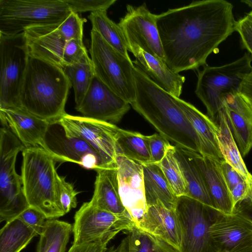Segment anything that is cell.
Returning a JSON list of instances; mask_svg holds the SVG:
<instances>
[{
  "label": "cell",
  "instance_id": "9",
  "mask_svg": "<svg viewBox=\"0 0 252 252\" xmlns=\"http://www.w3.org/2000/svg\"><path fill=\"white\" fill-rule=\"evenodd\" d=\"M175 210L181 229L179 252H217L212 233L217 210L186 195L178 197Z\"/></svg>",
  "mask_w": 252,
  "mask_h": 252
},
{
  "label": "cell",
  "instance_id": "35",
  "mask_svg": "<svg viewBox=\"0 0 252 252\" xmlns=\"http://www.w3.org/2000/svg\"><path fill=\"white\" fill-rule=\"evenodd\" d=\"M177 197L188 195V188L180 164L175 155V147L168 149L158 164Z\"/></svg>",
  "mask_w": 252,
  "mask_h": 252
},
{
  "label": "cell",
  "instance_id": "42",
  "mask_svg": "<svg viewBox=\"0 0 252 252\" xmlns=\"http://www.w3.org/2000/svg\"><path fill=\"white\" fill-rule=\"evenodd\" d=\"M17 218L39 235L43 229L46 220H47L43 214L30 206Z\"/></svg>",
  "mask_w": 252,
  "mask_h": 252
},
{
  "label": "cell",
  "instance_id": "14",
  "mask_svg": "<svg viewBox=\"0 0 252 252\" xmlns=\"http://www.w3.org/2000/svg\"><path fill=\"white\" fill-rule=\"evenodd\" d=\"M58 125V127L56 123L50 125L45 140L44 150L55 161L71 162L95 170L104 168L100 156L90 144L83 139L67 136Z\"/></svg>",
  "mask_w": 252,
  "mask_h": 252
},
{
  "label": "cell",
  "instance_id": "17",
  "mask_svg": "<svg viewBox=\"0 0 252 252\" xmlns=\"http://www.w3.org/2000/svg\"><path fill=\"white\" fill-rule=\"evenodd\" d=\"M212 233L217 252H252V222L238 213L217 211Z\"/></svg>",
  "mask_w": 252,
  "mask_h": 252
},
{
  "label": "cell",
  "instance_id": "19",
  "mask_svg": "<svg viewBox=\"0 0 252 252\" xmlns=\"http://www.w3.org/2000/svg\"><path fill=\"white\" fill-rule=\"evenodd\" d=\"M58 24L33 26L24 32L29 55L64 69L63 55L67 40Z\"/></svg>",
  "mask_w": 252,
  "mask_h": 252
},
{
  "label": "cell",
  "instance_id": "48",
  "mask_svg": "<svg viewBox=\"0 0 252 252\" xmlns=\"http://www.w3.org/2000/svg\"><path fill=\"white\" fill-rule=\"evenodd\" d=\"M246 101L248 102V103L249 104V105L251 106V107L252 109V100H248V101L246 100Z\"/></svg>",
  "mask_w": 252,
  "mask_h": 252
},
{
  "label": "cell",
  "instance_id": "3",
  "mask_svg": "<svg viewBox=\"0 0 252 252\" xmlns=\"http://www.w3.org/2000/svg\"><path fill=\"white\" fill-rule=\"evenodd\" d=\"M71 87L63 68L29 55L19 107L52 124L57 123L66 113Z\"/></svg>",
  "mask_w": 252,
  "mask_h": 252
},
{
  "label": "cell",
  "instance_id": "22",
  "mask_svg": "<svg viewBox=\"0 0 252 252\" xmlns=\"http://www.w3.org/2000/svg\"><path fill=\"white\" fill-rule=\"evenodd\" d=\"M195 162L206 186L213 208L224 214L234 213L231 196L222 174L220 161L194 153Z\"/></svg>",
  "mask_w": 252,
  "mask_h": 252
},
{
  "label": "cell",
  "instance_id": "20",
  "mask_svg": "<svg viewBox=\"0 0 252 252\" xmlns=\"http://www.w3.org/2000/svg\"><path fill=\"white\" fill-rule=\"evenodd\" d=\"M222 110L241 155L245 157L252 148V109L238 92L225 97Z\"/></svg>",
  "mask_w": 252,
  "mask_h": 252
},
{
  "label": "cell",
  "instance_id": "23",
  "mask_svg": "<svg viewBox=\"0 0 252 252\" xmlns=\"http://www.w3.org/2000/svg\"><path fill=\"white\" fill-rule=\"evenodd\" d=\"M136 226L166 242L179 251L181 229L175 210L165 208L159 201L148 207Z\"/></svg>",
  "mask_w": 252,
  "mask_h": 252
},
{
  "label": "cell",
  "instance_id": "31",
  "mask_svg": "<svg viewBox=\"0 0 252 252\" xmlns=\"http://www.w3.org/2000/svg\"><path fill=\"white\" fill-rule=\"evenodd\" d=\"M92 30L96 32L112 48L127 58L130 59L127 43L124 33L119 26L107 16V11L91 13L88 16Z\"/></svg>",
  "mask_w": 252,
  "mask_h": 252
},
{
  "label": "cell",
  "instance_id": "49",
  "mask_svg": "<svg viewBox=\"0 0 252 252\" xmlns=\"http://www.w3.org/2000/svg\"><path fill=\"white\" fill-rule=\"evenodd\" d=\"M249 13L252 15V11H250Z\"/></svg>",
  "mask_w": 252,
  "mask_h": 252
},
{
  "label": "cell",
  "instance_id": "4",
  "mask_svg": "<svg viewBox=\"0 0 252 252\" xmlns=\"http://www.w3.org/2000/svg\"><path fill=\"white\" fill-rule=\"evenodd\" d=\"M22 157L21 177L29 206L43 214L47 220L64 216L57 201L59 175L56 161L48 152L38 147L25 148Z\"/></svg>",
  "mask_w": 252,
  "mask_h": 252
},
{
  "label": "cell",
  "instance_id": "40",
  "mask_svg": "<svg viewBox=\"0 0 252 252\" xmlns=\"http://www.w3.org/2000/svg\"><path fill=\"white\" fill-rule=\"evenodd\" d=\"M151 163L158 164L165 156L168 149L172 146L169 140L159 133H155L147 136Z\"/></svg>",
  "mask_w": 252,
  "mask_h": 252
},
{
  "label": "cell",
  "instance_id": "29",
  "mask_svg": "<svg viewBox=\"0 0 252 252\" xmlns=\"http://www.w3.org/2000/svg\"><path fill=\"white\" fill-rule=\"evenodd\" d=\"M72 225L56 219L47 220L39 235L36 252H65Z\"/></svg>",
  "mask_w": 252,
  "mask_h": 252
},
{
  "label": "cell",
  "instance_id": "45",
  "mask_svg": "<svg viewBox=\"0 0 252 252\" xmlns=\"http://www.w3.org/2000/svg\"><path fill=\"white\" fill-rule=\"evenodd\" d=\"M239 93L246 100H252V69L244 77Z\"/></svg>",
  "mask_w": 252,
  "mask_h": 252
},
{
  "label": "cell",
  "instance_id": "32",
  "mask_svg": "<svg viewBox=\"0 0 252 252\" xmlns=\"http://www.w3.org/2000/svg\"><path fill=\"white\" fill-rule=\"evenodd\" d=\"M37 235L18 218L6 222L0 230V252H20Z\"/></svg>",
  "mask_w": 252,
  "mask_h": 252
},
{
  "label": "cell",
  "instance_id": "47",
  "mask_svg": "<svg viewBox=\"0 0 252 252\" xmlns=\"http://www.w3.org/2000/svg\"><path fill=\"white\" fill-rule=\"evenodd\" d=\"M241 1L252 8V0H242Z\"/></svg>",
  "mask_w": 252,
  "mask_h": 252
},
{
  "label": "cell",
  "instance_id": "11",
  "mask_svg": "<svg viewBox=\"0 0 252 252\" xmlns=\"http://www.w3.org/2000/svg\"><path fill=\"white\" fill-rule=\"evenodd\" d=\"M68 137L87 142L100 156L104 168H117L116 136L119 127L111 123L65 114L57 122Z\"/></svg>",
  "mask_w": 252,
  "mask_h": 252
},
{
  "label": "cell",
  "instance_id": "12",
  "mask_svg": "<svg viewBox=\"0 0 252 252\" xmlns=\"http://www.w3.org/2000/svg\"><path fill=\"white\" fill-rule=\"evenodd\" d=\"M72 245H81L113 238L122 230L135 224L129 216H121L100 209L90 201L84 202L74 217Z\"/></svg>",
  "mask_w": 252,
  "mask_h": 252
},
{
  "label": "cell",
  "instance_id": "24",
  "mask_svg": "<svg viewBox=\"0 0 252 252\" xmlns=\"http://www.w3.org/2000/svg\"><path fill=\"white\" fill-rule=\"evenodd\" d=\"M175 97L200 139L201 156L217 160L223 159L218 141V125L191 103Z\"/></svg>",
  "mask_w": 252,
  "mask_h": 252
},
{
  "label": "cell",
  "instance_id": "16",
  "mask_svg": "<svg viewBox=\"0 0 252 252\" xmlns=\"http://www.w3.org/2000/svg\"><path fill=\"white\" fill-rule=\"evenodd\" d=\"M119 194L122 202L136 225L147 210L142 165L124 156L116 158Z\"/></svg>",
  "mask_w": 252,
  "mask_h": 252
},
{
  "label": "cell",
  "instance_id": "6",
  "mask_svg": "<svg viewBox=\"0 0 252 252\" xmlns=\"http://www.w3.org/2000/svg\"><path fill=\"white\" fill-rule=\"evenodd\" d=\"M71 12L64 0H0V34L12 36L33 26L58 24Z\"/></svg>",
  "mask_w": 252,
  "mask_h": 252
},
{
  "label": "cell",
  "instance_id": "13",
  "mask_svg": "<svg viewBox=\"0 0 252 252\" xmlns=\"http://www.w3.org/2000/svg\"><path fill=\"white\" fill-rule=\"evenodd\" d=\"M127 46L135 45L165 62L163 48L156 22V14L145 3L135 6L128 4L124 17L118 23Z\"/></svg>",
  "mask_w": 252,
  "mask_h": 252
},
{
  "label": "cell",
  "instance_id": "41",
  "mask_svg": "<svg viewBox=\"0 0 252 252\" xmlns=\"http://www.w3.org/2000/svg\"><path fill=\"white\" fill-rule=\"evenodd\" d=\"M87 53L88 52L83 39H74L67 41L63 55L64 67L79 62Z\"/></svg>",
  "mask_w": 252,
  "mask_h": 252
},
{
  "label": "cell",
  "instance_id": "37",
  "mask_svg": "<svg viewBox=\"0 0 252 252\" xmlns=\"http://www.w3.org/2000/svg\"><path fill=\"white\" fill-rule=\"evenodd\" d=\"M76 191L73 185L67 181L65 177L59 175L57 180V196L60 208L66 214L77 205Z\"/></svg>",
  "mask_w": 252,
  "mask_h": 252
},
{
  "label": "cell",
  "instance_id": "5",
  "mask_svg": "<svg viewBox=\"0 0 252 252\" xmlns=\"http://www.w3.org/2000/svg\"><path fill=\"white\" fill-rule=\"evenodd\" d=\"M252 56L245 53L235 61L219 66L206 65L198 71L195 93L215 123L228 94L239 92L240 85L252 69Z\"/></svg>",
  "mask_w": 252,
  "mask_h": 252
},
{
  "label": "cell",
  "instance_id": "15",
  "mask_svg": "<svg viewBox=\"0 0 252 252\" xmlns=\"http://www.w3.org/2000/svg\"><path fill=\"white\" fill-rule=\"evenodd\" d=\"M130 104L95 75L81 102L75 106L83 117L117 123L129 110Z\"/></svg>",
  "mask_w": 252,
  "mask_h": 252
},
{
  "label": "cell",
  "instance_id": "43",
  "mask_svg": "<svg viewBox=\"0 0 252 252\" xmlns=\"http://www.w3.org/2000/svg\"><path fill=\"white\" fill-rule=\"evenodd\" d=\"M235 31L240 36L243 47L252 56V15L250 13L237 21Z\"/></svg>",
  "mask_w": 252,
  "mask_h": 252
},
{
  "label": "cell",
  "instance_id": "21",
  "mask_svg": "<svg viewBox=\"0 0 252 252\" xmlns=\"http://www.w3.org/2000/svg\"><path fill=\"white\" fill-rule=\"evenodd\" d=\"M135 58L133 63L155 83L173 95L180 97L186 78L173 71L165 62L135 45L127 46Z\"/></svg>",
  "mask_w": 252,
  "mask_h": 252
},
{
  "label": "cell",
  "instance_id": "36",
  "mask_svg": "<svg viewBox=\"0 0 252 252\" xmlns=\"http://www.w3.org/2000/svg\"><path fill=\"white\" fill-rule=\"evenodd\" d=\"M220 166L230 193L233 206L246 200L249 194V187L243 177L224 159L220 161Z\"/></svg>",
  "mask_w": 252,
  "mask_h": 252
},
{
  "label": "cell",
  "instance_id": "1",
  "mask_svg": "<svg viewBox=\"0 0 252 252\" xmlns=\"http://www.w3.org/2000/svg\"><path fill=\"white\" fill-rule=\"evenodd\" d=\"M233 8L225 0H203L156 14L167 65L179 73L207 65L208 57L235 31Z\"/></svg>",
  "mask_w": 252,
  "mask_h": 252
},
{
  "label": "cell",
  "instance_id": "10",
  "mask_svg": "<svg viewBox=\"0 0 252 252\" xmlns=\"http://www.w3.org/2000/svg\"><path fill=\"white\" fill-rule=\"evenodd\" d=\"M29 57L24 32L0 34V109L19 107Z\"/></svg>",
  "mask_w": 252,
  "mask_h": 252
},
{
  "label": "cell",
  "instance_id": "33",
  "mask_svg": "<svg viewBox=\"0 0 252 252\" xmlns=\"http://www.w3.org/2000/svg\"><path fill=\"white\" fill-rule=\"evenodd\" d=\"M64 72L73 87L76 105L83 99L94 76L93 64L88 54L78 63L66 66Z\"/></svg>",
  "mask_w": 252,
  "mask_h": 252
},
{
  "label": "cell",
  "instance_id": "30",
  "mask_svg": "<svg viewBox=\"0 0 252 252\" xmlns=\"http://www.w3.org/2000/svg\"><path fill=\"white\" fill-rule=\"evenodd\" d=\"M117 156H124L141 164L151 163L146 135L119 128L116 136Z\"/></svg>",
  "mask_w": 252,
  "mask_h": 252
},
{
  "label": "cell",
  "instance_id": "28",
  "mask_svg": "<svg viewBox=\"0 0 252 252\" xmlns=\"http://www.w3.org/2000/svg\"><path fill=\"white\" fill-rule=\"evenodd\" d=\"M175 147V155L188 188L187 196L214 208L203 177L194 160L195 152Z\"/></svg>",
  "mask_w": 252,
  "mask_h": 252
},
{
  "label": "cell",
  "instance_id": "34",
  "mask_svg": "<svg viewBox=\"0 0 252 252\" xmlns=\"http://www.w3.org/2000/svg\"><path fill=\"white\" fill-rule=\"evenodd\" d=\"M127 231L126 252H179L166 242L135 225Z\"/></svg>",
  "mask_w": 252,
  "mask_h": 252
},
{
  "label": "cell",
  "instance_id": "25",
  "mask_svg": "<svg viewBox=\"0 0 252 252\" xmlns=\"http://www.w3.org/2000/svg\"><path fill=\"white\" fill-rule=\"evenodd\" d=\"M95 171L94 189L90 202L100 209L129 216L120 196L117 168H98Z\"/></svg>",
  "mask_w": 252,
  "mask_h": 252
},
{
  "label": "cell",
  "instance_id": "2",
  "mask_svg": "<svg viewBox=\"0 0 252 252\" xmlns=\"http://www.w3.org/2000/svg\"><path fill=\"white\" fill-rule=\"evenodd\" d=\"M132 108L175 146L201 155L200 139L175 96L155 83L139 67L133 69Z\"/></svg>",
  "mask_w": 252,
  "mask_h": 252
},
{
  "label": "cell",
  "instance_id": "38",
  "mask_svg": "<svg viewBox=\"0 0 252 252\" xmlns=\"http://www.w3.org/2000/svg\"><path fill=\"white\" fill-rule=\"evenodd\" d=\"M84 20L78 13L72 12L58 25V28L67 41L83 39Z\"/></svg>",
  "mask_w": 252,
  "mask_h": 252
},
{
  "label": "cell",
  "instance_id": "26",
  "mask_svg": "<svg viewBox=\"0 0 252 252\" xmlns=\"http://www.w3.org/2000/svg\"><path fill=\"white\" fill-rule=\"evenodd\" d=\"M142 165L147 207L159 201L165 208L175 210L178 197L158 165L152 163Z\"/></svg>",
  "mask_w": 252,
  "mask_h": 252
},
{
  "label": "cell",
  "instance_id": "27",
  "mask_svg": "<svg viewBox=\"0 0 252 252\" xmlns=\"http://www.w3.org/2000/svg\"><path fill=\"white\" fill-rule=\"evenodd\" d=\"M215 123L219 128L218 141L223 159L248 184L249 194L247 199L245 201L252 205V175L247 168L222 109L220 112Z\"/></svg>",
  "mask_w": 252,
  "mask_h": 252
},
{
  "label": "cell",
  "instance_id": "44",
  "mask_svg": "<svg viewBox=\"0 0 252 252\" xmlns=\"http://www.w3.org/2000/svg\"><path fill=\"white\" fill-rule=\"evenodd\" d=\"M111 238L81 245H72L67 252H106Z\"/></svg>",
  "mask_w": 252,
  "mask_h": 252
},
{
  "label": "cell",
  "instance_id": "18",
  "mask_svg": "<svg viewBox=\"0 0 252 252\" xmlns=\"http://www.w3.org/2000/svg\"><path fill=\"white\" fill-rule=\"evenodd\" d=\"M1 126L8 128L25 148L44 150L45 137L51 124L21 107L0 109Z\"/></svg>",
  "mask_w": 252,
  "mask_h": 252
},
{
  "label": "cell",
  "instance_id": "7",
  "mask_svg": "<svg viewBox=\"0 0 252 252\" xmlns=\"http://www.w3.org/2000/svg\"><path fill=\"white\" fill-rule=\"evenodd\" d=\"M25 147L7 127L0 129V222L17 218L30 207L25 197L21 175L15 164Z\"/></svg>",
  "mask_w": 252,
  "mask_h": 252
},
{
  "label": "cell",
  "instance_id": "39",
  "mask_svg": "<svg viewBox=\"0 0 252 252\" xmlns=\"http://www.w3.org/2000/svg\"><path fill=\"white\" fill-rule=\"evenodd\" d=\"M116 0H64L70 10L78 13L105 11L114 4Z\"/></svg>",
  "mask_w": 252,
  "mask_h": 252
},
{
  "label": "cell",
  "instance_id": "46",
  "mask_svg": "<svg viewBox=\"0 0 252 252\" xmlns=\"http://www.w3.org/2000/svg\"><path fill=\"white\" fill-rule=\"evenodd\" d=\"M234 212L241 215L252 222V205L248 202L244 201L237 205Z\"/></svg>",
  "mask_w": 252,
  "mask_h": 252
},
{
  "label": "cell",
  "instance_id": "8",
  "mask_svg": "<svg viewBox=\"0 0 252 252\" xmlns=\"http://www.w3.org/2000/svg\"><path fill=\"white\" fill-rule=\"evenodd\" d=\"M90 53L95 75L130 104L132 103L135 98L133 61L112 48L93 30Z\"/></svg>",
  "mask_w": 252,
  "mask_h": 252
}]
</instances>
